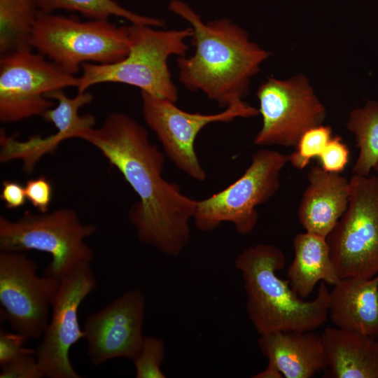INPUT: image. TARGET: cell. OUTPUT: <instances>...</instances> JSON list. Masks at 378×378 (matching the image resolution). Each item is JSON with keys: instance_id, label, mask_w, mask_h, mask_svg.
I'll list each match as a JSON object with an SVG mask.
<instances>
[{"instance_id": "obj_1", "label": "cell", "mask_w": 378, "mask_h": 378, "mask_svg": "<svg viewBox=\"0 0 378 378\" xmlns=\"http://www.w3.org/2000/svg\"><path fill=\"white\" fill-rule=\"evenodd\" d=\"M97 148L139 197L128 216L139 240L164 254L177 256L191 236L197 202L162 177L164 154L146 129L130 115L109 113L101 126L80 138Z\"/></svg>"}, {"instance_id": "obj_2", "label": "cell", "mask_w": 378, "mask_h": 378, "mask_svg": "<svg viewBox=\"0 0 378 378\" xmlns=\"http://www.w3.org/2000/svg\"><path fill=\"white\" fill-rule=\"evenodd\" d=\"M168 8L192 30L193 55L176 60L180 83L190 91L202 92L220 107L243 100L251 77L270 53L251 41L246 31L227 18L204 22L182 0H172Z\"/></svg>"}, {"instance_id": "obj_3", "label": "cell", "mask_w": 378, "mask_h": 378, "mask_svg": "<svg viewBox=\"0 0 378 378\" xmlns=\"http://www.w3.org/2000/svg\"><path fill=\"white\" fill-rule=\"evenodd\" d=\"M286 256L276 246H248L234 260L246 295L249 320L260 335L278 331H312L328 318L329 290L321 281L316 296L304 300L289 281L278 276Z\"/></svg>"}, {"instance_id": "obj_4", "label": "cell", "mask_w": 378, "mask_h": 378, "mask_svg": "<svg viewBox=\"0 0 378 378\" xmlns=\"http://www.w3.org/2000/svg\"><path fill=\"white\" fill-rule=\"evenodd\" d=\"M128 27V55L111 64H83L78 92L99 83H118L176 103L178 92L172 78L168 59L172 55H186L189 48L186 41L192 35L191 28L160 30L136 24Z\"/></svg>"}, {"instance_id": "obj_5", "label": "cell", "mask_w": 378, "mask_h": 378, "mask_svg": "<svg viewBox=\"0 0 378 378\" xmlns=\"http://www.w3.org/2000/svg\"><path fill=\"white\" fill-rule=\"evenodd\" d=\"M31 46L37 52L74 75L84 63L111 64L129 53L128 26H117L108 20L80 21L39 11Z\"/></svg>"}, {"instance_id": "obj_6", "label": "cell", "mask_w": 378, "mask_h": 378, "mask_svg": "<svg viewBox=\"0 0 378 378\" xmlns=\"http://www.w3.org/2000/svg\"><path fill=\"white\" fill-rule=\"evenodd\" d=\"M96 230L68 208L39 214L26 211L15 220L1 216L0 251L49 253L52 260L45 274L60 279L78 265L92 262L94 253L85 240Z\"/></svg>"}, {"instance_id": "obj_7", "label": "cell", "mask_w": 378, "mask_h": 378, "mask_svg": "<svg viewBox=\"0 0 378 378\" xmlns=\"http://www.w3.org/2000/svg\"><path fill=\"white\" fill-rule=\"evenodd\" d=\"M288 162L289 155L276 150L256 151L241 177L223 190L197 200L193 216L197 228L209 232L227 222L239 234L250 233L258 221L256 206L279 190L281 172Z\"/></svg>"}, {"instance_id": "obj_8", "label": "cell", "mask_w": 378, "mask_h": 378, "mask_svg": "<svg viewBox=\"0 0 378 378\" xmlns=\"http://www.w3.org/2000/svg\"><path fill=\"white\" fill-rule=\"evenodd\" d=\"M348 207L326 237L340 279L378 274V176L349 179Z\"/></svg>"}, {"instance_id": "obj_9", "label": "cell", "mask_w": 378, "mask_h": 378, "mask_svg": "<svg viewBox=\"0 0 378 378\" xmlns=\"http://www.w3.org/2000/svg\"><path fill=\"white\" fill-rule=\"evenodd\" d=\"M141 96L144 119L156 134L166 155L176 167L200 181L206 178L195 148L200 131L211 123L229 122L237 118L260 114L258 109L243 100L220 113L202 114L184 111L172 101L144 92Z\"/></svg>"}, {"instance_id": "obj_10", "label": "cell", "mask_w": 378, "mask_h": 378, "mask_svg": "<svg viewBox=\"0 0 378 378\" xmlns=\"http://www.w3.org/2000/svg\"><path fill=\"white\" fill-rule=\"evenodd\" d=\"M38 270L37 262L24 252H0L1 315L13 331L27 339L42 336L60 283Z\"/></svg>"}, {"instance_id": "obj_11", "label": "cell", "mask_w": 378, "mask_h": 378, "mask_svg": "<svg viewBox=\"0 0 378 378\" xmlns=\"http://www.w3.org/2000/svg\"><path fill=\"white\" fill-rule=\"evenodd\" d=\"M79 79L31 50L0 57V120L14 122L53 106L50 92L78 85Z\"/></svg>"}, {"instance_id": "obj_12", "label": "cell", "mask_w": 378, "mask_h": 378, "mask_svg": "<svg viewBox=\"0 0 378 378\" xmlns=\"http://www.w3.org/2000/svg\"><path fill=\"white\" fill-rule=\"evenodd\" d=\"M256 95L262 118L254 139L257 146H295L304 132L326 118L325 106L302 75L285 80L270 77Z\"/></svg>"}, {"instance_id": "obj_13", "label": "cell", "mask_w": 378, "mask_h": 378, "mask_svg": "<svg viewBox=\"0 0 378 378\" xmlns=\"http://www.w3.org/2000/svg\"><path fill=\"white\" fill-rule=\"evenodd\" d=\"M91 262H83L60 279L52 301L48 323L35 355L45 377L80 378L70 358L71 347L84 339L78 322V308L96 288Z\"/></svg>"}, {"instance_id": "obj_14", "label": "cell", "mask_w": 378, "mask_h": 378, "mask_svg": "<svg viewBox=\"0 0 378 378\" xmlns=\"http://www.w3.org/2000/svg\"><path fill=\"white\" fill-rule=\"evenodd\" d=\"M146 312L144 293L136 288L125 291L102 309L90 314L83 324L87 355L94 366L114 358L132 361L144 338Z\"/></svg>"}, {"instance_id": "obj_15", "label": "cell", "mask_w": 378, "mask_h": 378, "mask_svg": "<svg viewBox=\"0 0 378 378\" xmlns=\"http://www.w3.org/2000/svg\"><path fill=\"white\" fill-rule=\"evenodd\" d=\"M307 179L298 219L306 232L326 238L348 207L349 181L317 166L311 168Z\"/></svg>"}, {"instance_id": "obj_16", "label": "cell", "mask_w": 378, "mask_h": 378, "mask_svg": "<svg viewBox=\"0 0 378 378\" xmlns=\"http://www.w3.org/2000/svg\"><path fill=\"white\" fill-rule=\"evenodd\" d=\"M261 354L286 378H310L328 367L321 335L312 331H278L260 335Z\"/></svg>"}, {"instance_id": "obj_17", "label": "cell", "mask_w": 378, "mask_h": 378, "mask_svg": "<svg viewBox=\"0 0 378 378\" xmlns=\"http://www.w3.org/2000/svg\"><path fill=\"white\" fill-rule=\"evenodd\" d=\"M328 317L335 327L378 336V274L340 279L329 292Z\"/></svg>"}, {"instance_id": "obj_18", "label": "cell", "mask_w": 378, "mask_h": 378, "mask_svg": "<svg viewBox=\"0 0 378 378\" xmlns=\"http://www.w3.org/2000/svg\"><path fill=\"white\" fill-rule=\"evenodd\" d=\"M330 377L378 378V340L374 337L326 328L321 334Z\"/></svg>"}, {"instance_id": "obj_19", "label": "cell", "mask_w": 378, "mask_h": 378, "mask_svg": "<svg viewBox=\"0 0 378 378\" xmlns=\"http://www.w3.org/2000/svg\"><path fill=\"white\" fill-rule=\"evenodd\" d=\"M294 258L287 276L292 290L308 297L318 281L332 286L340 280L330 255L326 238L305 232L293 239Z\"/></svg>"}, {"instance_id": "obj_20", "label": "cell", "mask_w": 378, "mask_h": 378, "mask_svg": "<svg viewBox=\"0 0 378 378\" xmlns=\"http://www.w3.org/2000/svg\"><path fill=\"white\" fill-rule=\"evenodd\" d=\"M39 11L37 0H0V57L32 50L31 36Z\"/></svg>"}, {"instance_id": "obj_21", "label": "cell", "mask_w": 378, "mask_h": 378, "mask_svg": "<svg viewBox=\"0 0 378 378\" xmlns=\"http://www.w3.org/2000/svg\"><path fill=\"white\" fill-rule=\"evenodd\" d=\"M46 97L56 100L57 104L46 110L41 116L46 122L53 124L56 134L63 141L80 138L83 132L94 127L96 120L93 115H80L78 113L80 108L92 101L90 92H78L75 97H69L63 90H57L47 93Z\"/></svg>"}, {"instance_id": "obj_22", "label": "cell", "mask_w": 378, "mask_h": 378, "mask_svg": "<svg viewBox=\"0 0 378 378\" xmlns=\"http://www.w3.org/2000/svg\"><path fill=\"white\" fill-rule=\"evenodd\" d=\"M346 127L354 134L359 148L352 172L368 176L378 162V102L368 100L364 106L351 111Z\"/></svg>"}, {"instance_id": "obj_23", "label": "cell", "mask_w": 378, "mask_h": 378, "mask_svg": "<svg viewBox=\"0 0 378 378\" xmlns=\"http://www.w3.org/2000/svg\"><path fill=\"white\" fill-rule=\"evenodd\" d=\"M41 11L52 13L56 10L75 11L90 20H108L111 16L126 19L131 24L162 27L159 18L139 15L121 6L114 0H37Z\"/></svg>"}, {"instance_id": "obj_24", "label": "cell", "mask_w": 378, "mask_h": 378, "mask_svg": "<svg viewBox=\"0 0 378 378\" xmlns=\"http://www.w3.org/2000/svg\"><path fill=\"white\" fill-rule=\"evenodd\" d=\"M332 130L329 125H316L304 132L299 139L295 150L289 155V162L298 169H304L314 158H318L331 139Z\"/></svg>"}, {"instance_id": "obj_25", "label": "cell", "mask_w": 378, "mask_h": 378, "mask_svg": "<svg viewBox=\"0 0 378 378\" xmlns=\"http://www.w3.org/2000/svg\"><path fill=\"white\" fill-rule=\"evenodd\" d=\"M163 340L155 336L144 335L141 347L133 359L136 378H165L162 370L165 357Z\"/></svg>"}, {"instance_id": "obj_26", "label": "cell", "mask_w": 378, "mask_h": 378, "mask_svg": "<svg viewBox=\"0 0 378 378\" xmlns=\"http://www.w3.org/2000/svg\"><path fill=\"white\" fill-rule=\"evenodd\" d=\"M0 378L45 377L35 355V349L25 348L17 356L1 365Z\"/></svg>"}, {"instance_id": "obj_27", "label": "cell", "mask_w": 378, "mask_h": 378, "mask_svg": "<svg viewBox=\"0 0 378 378\" xmlns=\"http://www.w3.org/2000/svg\"><path fill=\"white\" fill-rule=\"evenodd\" d=\"M318 158L323 170L340 174L349 162V149L340 136H333Z\"/></svg>"}, {"instance_id": "obj_28", "label": "cell", "mask_w": 378, "mask_h": 378, "mask_svg": "<svg viewBox=\"0 0 378 378\" xmlns=\"http://www.w3.org/2000/svg\"><path fill=\"white\" fill-rule=\"evenodd\" d=\"M24 190L27 200L38 212L49 211L52 196V187L50 182L44 176L29 179L25 183Z\"/></svg>"}, {"instance_id": "obj_29", "label": "cell", "mask_w": 378, "mask_h": 378, "mask_svg": "<svg viewBox=\"0 0 378 378\" xmlns=\"http://www.w3.org/2000/svg\"><path fill=\"white\" fill-rule=\"evenodd\" d=\"M28 339L16 332H7L4 329L0 331V365L8 362L21 352Z\"/></svg>"}, {"instance_id": "obj_30", "label": "cell", "mask_w": 378, "mask_h": 378, "mask_svg": "<svg viewBox=\"0 0 378 378\" xmlns=\"http://www.w3.org/2000/svg\"><path fill=\"white\" fill-rule=\"evenodd\" d=\"M1 199L8 209H17L26 202L27 197L24 186L20 183L5 180L2 183Z\"/></svg>"}, {"instance_id": "obj_31", "label": "cell", "mask_w": 378, "mask_h": 378, "mask_svg": "<svg viewBox=\"0 0 378 378\" xmlns=\"http://www.w3.org/2000/svg\"><path fill=\"white\" fill-rule=\"evenodd\" d=\"M254 378H282V374L272 364L267 363L266 368L253 376Z\"/></svg>"}, {"instance_id": "obj_32", "label": "cell", "mask_w": 378, "mask_h": 378, "mask_svg": "<svg viewBox=\"0 0 378 378\" xmlns=\"http://www.w3.org/2000/svg\"><path fill=\"white\" fill-rule=\"evenodd\" d=\"M374 169L378 172V162L377 163Z\"/></svg>"}]
</instances>
